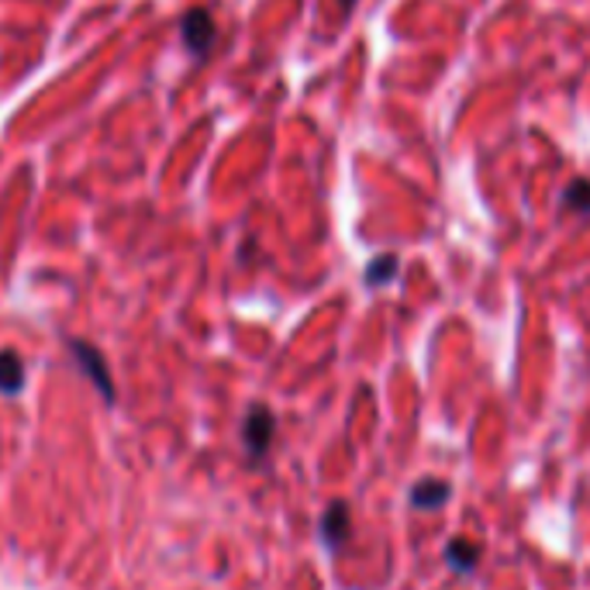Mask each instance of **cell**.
<instances>
[{
  "mask_svg": "<svg viewBox=\"0 0 590 590\" xmlns=\"http://www.w3.org/2000/svg\"><path fill=\"white\" fill-rule=\"evenodd\" d=\"M184 42L194 56H204L207 49H212L215 42V21L212 14H207L204 8H194L184 14Z\"/></svg>",
  "mask_w": 590,
  "mask_h": 590,
  "instance_id": "obj_1",
  "label": "cell"
},
{
  "mask_svg": "<svg viewBox=\"0 0 590 590\" xmlns=\"http://www.w3.org/2000/svg\"><path fill=\"white\" fill-rule=\"evenodd\" d=\"M273 414L266 407H253L249 411V419H246V442H249V453L253 456H263L266 453V445L273 439Z\"/></svg>",
  "mask_w": 590,
  "mask_h": 590,
  "instance_id": "obj_2",
  "label": "cell"
},
{
  "mask_svg": "<svg viewBox=\"0 0 590 590\" xmlns=\"http://www.w3.org/2000/svg\"><path fill=\"white\" fill-rule=\"evenodd\" d=\"M322 539L335 549L350 539V508L345 504H332L325 511V522H322Z\"/></svg>",
  "mask_w": 590,
  "mask_h": 590,
  "instance_id": "obj_3",
  "label": "cell"
},
{
  "mask_svg": "<svg viewBox=\"0 0 590 590\" xmlns=\"http://www.w3.org/2000/svg\"><path fill=\"white\" fill-rule=\"evenodd\" d=\"M449 501V483L442 480H422L419 488L411 491V504L419 511H439Z\"/></svg>",
  "mask_w": 590,
  "mask_h": 590,
  "instance_id": "obj_4",
  "label": "cell"
},
{
  "mask_svg": "<svg viewBox=\"0 0 590 590\" xmlns=\"http://www.w3.org/2000/svg\"><path fill=\"white\" fill-rule=\"evenodd\" d=\"M73 356H77V360L83 363V370L90 373V380H94V384H97V387H100L104 394H108V397H111V394H115V391H111V376H108V370H104L100 356H97V353L90 350V345H83V342H73Z\"/></svg>",
  "mask_w": 590,
  "mask_h": 590,
  "instance_id": "obj_5",
  "label": "cell"
},
{
  "mask_svg": "<svg viewBox=\"0 0 590 590\" xmlns=\"http://www.w3.org/2000/svg\"><path fill=\"white\" fill-rule=\"evenodd\" d=\"M21 384H24L21 360L14 353H0V391H4V394H18Z\"/></svg>",
  "mask_w": 590,
  "mask_h": 590,
  "instance_id": "obj_6",
  "label": "cell"
},
{
  "mask_svg": "<svg viewBox=\"0 0 590 590\" xmlns=\"http://www.w3.org/2000/svg\"><path fill=\"white\" fill-rule=\"evenodd\" d=\"M445 560H449V567H453L456 573H470L473 567H476V560H480V549L473 545V542H453L445 549Z\"/></svg>",
  "mask_w": 590,
  "mask_h": 590,
  "instance_id": "obj_7",
  "label": "cell"
},
{
  "mask_svg": "<svg viewBox=\"0 0 590 590\" xmlns=\"http://www.w3.org/2000/svg\"><path fill=\"white\" fill-rule=\"evenodd\" d=\"M394 269H397V256H380V259L366 269V281L380 287V284H387V281H391Z\"/></svg>",
  "mask_w": 590,
  "mask_h": 590,
  "instance_id": "obj_8",
  "label": "cell"
},
{
  "mask_svg": "<svg viewBox=\"0 0 590 590\" xmlns=\"http://www.w3.org/2000/svg\"><path fill=\"white\" fill-rule=\"evenodd\" d=\"M567 207L570 212H590V184L587 180H577L567 194Z\"/></svg>",
  "mask_w": 590,
  "mask_h": 590,
  "instance_id": "obj_9",
  "label": "cell"
},
{
  "mask_svg": "<svg viewBox=\"0 0 590 590\" xmlns=\"http://www.w3.org/2000/svg\"><path fill=\"white\" fill-rule=\"evenodd\" d=\"M342 4H345V8H353V4H356V0H342Z\"/></svg>",
  "mask_w": 590,
  "mask_h": 590,
  "instance_id": "obj_10",
  "label": "cell"
}]
</instances>
